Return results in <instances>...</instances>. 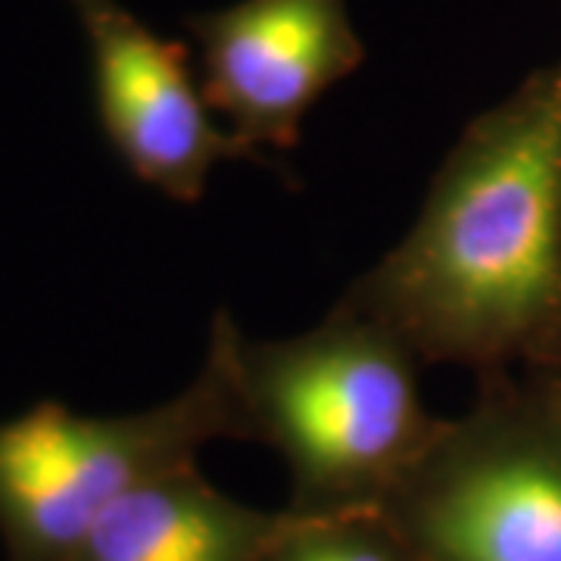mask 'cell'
I'll return each instance as SVG.
<instances>
[{"mask_svg": "<svg viewBox=\"0 0 561 561\" xmlns=\"http://www.w3.org/2000/svg\"><path fill=\"white\" fill-rule=\"evenodd\" d=\"M524 368H546V371H552V375H559L561 378V337L556 341V346L542 356L537 365H524Z\"/></svg>", "mask_w": 561, "mask_h": 561, "instance_id": "cell-9", "label": "cell"}, {"mask_svg": "<svg viewBox=\"0 0 561 561\" xmlns=\"http://www.w3.org/2000/svg\"><path fill=\"white\" fill-rule=\"evenodd\" d=\"M256 561H424L378 512L290 522Z\"/></svg>", "mask_w": 561, "mask_h": 561, "instance_id": "cell-8", "label": "cell"}, {"mask_svg": "<svg viewBox=\"0 0 561 561\" xmlns=\"http://www.w3.org/2000/svg\"><path fill=\"white\" fill-rule=\"evenodd\" d=\"M187 32L209 110L256 153L294 150L306 113L365 62L346 0H238Z\"/></svg>", "mask_w": 561, "mask_h": 561, "instance_id": "cell-6", "label": "cell"}, {"mask_svg": "<svg viewBox=\"0 0 561 561\" xmlns=\"http://www.w3.org/2000/svg\"><path fill=\"white\" fill-rule=\"evenodd\" d=\"M341 306L419 359L474 378L537 362L561 337V60L465 125L421 213Z\"/></svg>", "mask_w": 561, "mask_h": 561, "instance_id": "cell-1", "label": "cell"}, {"mask_svg": "<svg viewBox=\"0 0 561 561\" xmlns=\"http://www.w3.org/2000/svg\"><path fill=\"white\" fill-rule=\"evenodd\" d=\"M91 50L98 125L119 162L175 203H197L225 160L268 162L216 122L181 41L119 0H66Z\"/></svg>", "mask_w": 561, "mask_h": 561, "instance_id": "cell-5", "label": "cell"}, {"mask_svg": "<svg viewBox=\"0 0 561 561\" xmlns=\"http://www.w3.org/2000/svg\"><path fill=\"white\" fill-rule=\"evenodd\" d=\"M421 365L400 334L341 302L280 341H250L238 328L231 368L243 440L284 459L290 512H381L443 427L421 402Z\"/></svg>", "mask_w": 561, "mask_h": 561, "instance_id": "cell-2", "label": "cell"}, {"mask_svg": "<svg viewBox=\"0 0 561 561\" xmlns=\"http://www.w3.org/2000/svg\"><path fill=\"white\" fill-rule=\"evenodd\" d=\"M238 321L219 309L197 378L131 415H81L44 400L0 421V542L7 561H62L138 483L197 465L213 440H243L234 390Z\"/></svg>", "mask_w": 561, "mask_h": 561, "instance_id": "cell-3", "label": "cell"}, {"mask_svg": "<svg viewBox=\"0 0 561 561\" xmlns=\"http://www.w3.org/2000/svg\"><path fill=\"white\" fill-rule=\"evenodd\" d=\"M378 515L424 561H561L559 375L478 378Z\"/></svg>", "mask_w": 561, "mask_h": 561, "instance_id": "cell-4", "label": "cell"}, {"mask_svg": "<svg viewBox=\"0 0 561 561\" xmlns=\"http://www.w3.org/2000/svg\"><path fill=\"white\" fill-rule=\"evenodd\" d=\"M287 522L290 508L243 505L184 465L113 502L62 561H256Z\"/></svg>", "mask_w": 561, "mask_h": 561, "instance_id": "cell-7", "label": "cell"}]
</instances>
